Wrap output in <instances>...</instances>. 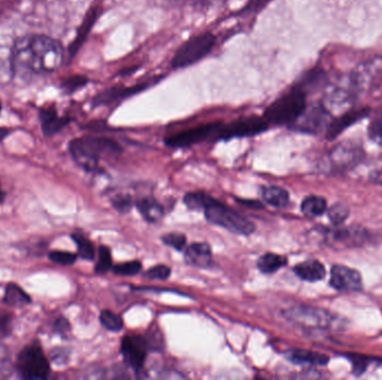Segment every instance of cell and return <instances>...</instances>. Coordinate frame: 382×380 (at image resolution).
Here are the masks:
<instances>
[{"instance_id": "obj_24", "label": "cell", "mask_w": 382, "mask_h": 380, "mask_svg": "<svg viewBox=\"0 0 382 380\" xmlns=\"http://www.w3.org/2000/svg\"><path fill=\"white\" fill-rule=\"evenodd\" d=\"M287 265L286 257L276 253H266L257 261V268L262 274H271Z\"/></svg>"}, {"instance_id": "obj_8", "label": "cell", "mask_w": 382, "mask_h": 380, "mask_svg": "<svg viewBox=\"0 0 382 380\" xmlns=\"http://www.w3.org/2000/svg\"><path fill=\"white\" fill-rule=\"evenodd\" d=\"M16 369L25 379H46L49 374L47 358L38 345L28 346L21 351Z\"/></svg>"}, {"instance_id": "obj_13", "label": "cell", "mask_w": 382, "mask_h": 380, "mask_svg": "<svg viewBox=\"0 0 382 380\" xmlns=\"http://www.w3.org/2000/svg\"><path fill=\"white\" fill-rule=\"evenodd\" d=\"M146 351H148V344L144 337L132 336V335L123 337L122 344H121L123 358L126 360V363L137 372L144 367Z\"/></svg>"}, {"instance_id": "obj_47", "label": "cell", "mask_w": 382, "mask_h": 380, "mask_svg": "<svg viewBox=\"0 0 382 380\" xmlns=\"http://www.w3.org/2000/svg\"><path fill=\"white\" fill-rule=\"evenodd\" d=\"M3 196H5V194H3L1 187H0V203L3 202Z\"/></svg>"}, {"instance_id": "obj_44", "label": "cell", "mask_w": 382, "mask_h": 380, "mask_svg": "<svg viewBox=\"0 0 382 380\" xmlns=\"http://www.w3.org/2000/svg\"><path fill=\"white\" fill-rule=\"evenodd\" d=\"M370 180L374 185H382V169L371 173Z\"/></svg>"}, {"instance_id": "obj_36", "label": "cell", "mask_w": 382, "mask_h": 380, "mask_svg": "<svg viewBox=\"0 0 382 380\" xmlns=\"http://www.w3.org/2000/svg\"><path fill=\"white\" fill-rule=\"evenodd\" d=\"M48 258L57 265H72L76 261L78 256L74 253L67 252V251H52L48 254Z\"/></svg>"}, {"instance_id": "obj_33", "label": "cell", "mask_w": 382, "mask_h": 380, "mask_svg": "<svg viewBox=\"0 0 382 380\" xmlns=\"http://www.w3.org/2000/svg\"><path fill=\"white\" fill-rule=\"evenodd\" d=\"M112 269H113L114 274L117 276H135L142 270V265L140 261L124 262L121 265H114Z\"/></svg>"}, {"instance_id": "obj_15", "label": "cell", "mask_w": 382, "mask_h": 380, "mask_svg": "<svg viewBox=\"0 0 382 380\" xmlns=\"http://www.w3.org/2000/svg\"><path fill=\"white\" fill-rule=\"evenodd\" d=\"M326 239L332 246L337 248H355L362 246L367 241L368 233L363 228L351 226L326 232Z\"/></svg>"}, {"instance_id": "obj_38", "label": "cell", "mask_w": 382, "mask_h": 380, "mask_svg": "<svg viewBox=\"0 0 382 380\" xmlns=\"http://www.w3.org/2000/svg\"><path fill=\"white\" fill-rule=\"evenodd\" d=\"M10 354L6 348L0 345V378L6 377L10 372Z\"/></svg>"}, {"instance_id": "obj_2", "label": "cell", "mask_w": 382, "mask_h": 380, "mask_svg": "<svg viewBox=\"0 0 382 380\" xmlns=\"http://www.w3.org/2000/svg\"><path fill=\"white\" fill-rule=\"evenodd\" d=\"M69 152L75 162L89 172L95 171L101 160L115 158L122 153L119 143L108 137H78L69 143Z\"/></svg>"}, {"instance_id": "obj_18", "label": "cell", "mask_w": 382, "mask_h": 380, "mask_svg": "<svg viewBox=\"0 0 382 380\" xmlns=\"http://www.w3.org/2000/svg\"><path fill=\"white\" fill-rule=\"evenodd\" d=\"M99 14L100 9L98 8V7H94V8L91 9L90 12H87V17L84 18L81 27L78 28L76 37H75L72 44L69 45V54H67L69 62H71V60L76 56V54L78 53V51L81 49L82 45L85 42V39H87V36L90 34L91 29H92V27L94 26L95 21H98Z\"/></svg>"}, {"instance_id": "obj_30", "label": "cell", "mask_w": 382, "mask_h": 380, "mask_svg": "<svg viewBox=\"0 0 382 380\" xmlns=\"http://www.w3.org/2000/svg\"><path fill=\"white\" fill-rule=\"evenodd\" d=\"M330 222L335 226H340L346 222V219L349 217V208L342 203H335L328 209V212Z\"/></svg>"}, {"instance_id": "obj_40", "label": "cell", "mask_w": 382, "mask_h": 380, "mask_svg": "<svg viewBox=\"0 0 382 380\" xmlns=\"http://www.w3.org/2000/svg\"><path fill=\"white\" fill-rule=\"evenodd\" d=\"M351 359H352L353 372H355L357 376L361 375L367 369V366L369 363H367V358L366 357L355 356Z\"/></svg>"}, {"instance_id": "obj_37", "label": "cell", "mask_w": 382, "mask_h": 380, "mask_svg": "<svg viewBox=\"0 0 382 380\" xmlns=\"http://www.w3.org/2000/svg\"><path fill=\"white\" fill-rule=\"evenodd\" d=\"M171 274V269L166 265H158L150 268L146 271V276L151 280H167Z\"/></svg>"}, {"instance_id": "obj_25", "label": "cell", "mask_w": 382, "mask_h": 380, "mask_svg": "<svg viewBox=\"0 0 382 380\" xmlns=\"http://www.w3.org/2000/svg\"><path fill=\"white\" fill-rule=\"evenodd\" d=\"M301 210L306 217H319L328 210V203L323 196L308 195L302 201Z\"/></svg>"}, {"instance_id": "obj_11", "label": "cell", "mask_w": 382, "mask_h": 380, "mask_svg": "<svg viewBox=\"0 0 382 380\" xmlns=\"http://www.w3.org/2000/svg\"><path fill=\"white\" fill-rule=\"evenodd\" d=\"M269 123L263 116H247L235 119L229 124H223L219 131V140H230L235 137L254 136L269 130Z\"/></svg>"}, {"instance_id": "obj_27", "label": "cell", "mask_w": 382, "mask_h": 380, "mask_svg": "<svg viewBox=\"0 0 382 380\" xmlns=\"http://www.w3.org/2000/svg\"><path fill=\"white\" fill-rule=\"evenodd\" d=\"M217 200L214 199L212 196L208 194L203 193V192H192L185 196V204L187 208L192 211H205L210 205L215 203Z\"/></svg>"}, {"instance_id": "obj_34", "label": "cell", "mask_w": 382, "mask_h": 380, "mask_svg": "<svg viewBox=\"0 0 382 380\" xmlns=\"http://www.w3.org/2000/svg\"><path fill=\"white\" fill-rule=\"evenodd\" d=\"M111 268H112V257H111L110 249L106 247H100L99 260L95 265L96 274H105L110 270Z\"/></svg>"}, {"instance_id": "obj_23", "label": "cell", "mask_w": 382, "mask_h": 380, "mask_svg": "<svg viewBox=\"0 0 382 380\" xmlns=\"http://www.w3.org/2000/svg\"><path fill=\"white\" fill-rule=\"evenodd\" d=\"M262 198L267 204L274 208H285L290 202V195L285 189L276 185H269L262 189Z\"/></svg>"}, {"instance_id": "obj_7", "label": "cell", "mask_w": 382, "mask_h": 380, "mask_svg": "<svg viewBox=\"0 0 382 380\" xmlns=\"http://www.w3.org/2000/svg\"><path fill=\"white\" fill-rule=\"evenodd\" d=\"M366 158V152L357 141H344L335 146L328 154L326 163L331 173H346L355 169Z\"/></svg>"}, {"instance_id": "obj_46", "label": "cell", "mask_w": 382, "mask_h": 380, "mask_svg": "<svg viewBox=\"0 0 382 380\" xmlns=\"http://www.w3.org/2000/svg\"><path fill=\"white\" fill-rule=\"evenodd\" d=\"M199 1H203V3H225V1H229V0H199Z\"/></svg>"}, {"instance_id": "obj_42", "label": "cell", "mask_w": 382, "mask_h": 380, "mask_svg": "<svg viewBox=\"0 0 382 380\" xmlns=\"http://www.w3.org/2000/svg\"><path fill=\"white\" fill-rule=\"evenodd\" d=\"M238 201L239 204L244 205V206H248V208L251 209H263L264 205L262 203L258 202V201H253V200H240L237 199Z\"/></svg>"}, {"instance_id": "obj_29", "label": "cell", "mask_w": 382, "mask_h": 380, "mask_svg": "<svg viewBox=\"0 0 382 380\" xmlns=\"http://www.w3.org/2000/svg\"><path fill=\"white\" fill-rule=\"evenodd\" d=\"M100 322L105 329L113 331V333H117L120 330H122L123 326H124L123 319L117 313L110 311V310H103L101 312Z\"/></svg>"}, {"instance_id": "obj_31", "label": "cell", "mask_w": 382, "mask_h": 380, "mask_svg": "<svg viewBox=\"0 0 382 380\" xmlns=\"http://www.w3.org/2000/svg\"><path fill=\"white\" fill-rule=\"evenodd\" d=\"M72 238L78 246V256L84 260H93L95 258V249L90 240L80 235H73Z\"/></svg>"}, {"instance_id": "obj_39", "label": "cell", "mask_w": 382, "mask_h": 380, "mask_svg": "<svg viewBox=\"0 0 382 380\" xmlns=\"http://www.w3.org/2000/svg\"><path fill=\"white\" fill-rule=\"evenodd\" d=\"M112 203H113L114 208L122 213L130 211L132 208V200L128 195H117Z\"/></svg>"}, {"instance_id": "obj_3", "label": "cell", "mask_w": 382, "mask_h": 380, "mask_svg": "<svg viewBox=\"0 0 382 380\" xmlns=\"http://www.w3.org/2000/svg\"><path fill=\"white\" fill-rule=\"evenodd\" d=\"M308 107V93L296 83L290 91L266 107L263 117L269 126L292 128Z\"/></svg>"}, {"instance_id": "obj_6", "label": "cell", "mask_w": 382, "mask_h": 380, "mask_svg": "<svg viewBox=\"0 0 382 380\" xmlns=\"http://www.w3.org/2000/svg\"><path fill=\"white\" fill-rule=\"evenodd\" d=\"M203 212L207 220L210 223L236 235H249L255 231L254 223L237 212L230 210L219 201L212 203Z\"/></svg>"}, {"instance_id": "obj_4", "label": "cell", "mask_w": 382, "mask_h": 380, "mask_svg": "<svg viewBox=\"0 0 382 380\" xmlns=\"http://www.w3.org/2000/svg\"><path fill=\"white\" fill-rule=\"evenodd\" d=\"M216 42V36L210 32L192 36L173 55L171 67L173 69H181L194 65L212 53Z\"/></svg>"}, {"instance_id": "obj_49", "label": "cell", "mask_w": 382, "mask_h": 380, "mask_svg": "<svg viewBox=\"0 0 382 380\" xmlns=\"http://www.w3.org/2000/svg\"><path fill=\"white\" fill-rule=\"evenodd\" d=\"M175 1H188V0H175ZM196 1H199V0H196Z\"/></svg>"}, {"instance_id": "obj_14", "label": "cell", "mask_w": 382, "mask_h": 380, "mask_svg": "<svg viewBox=\"0 0 382 380\" xmlns=\"http://www.w3.org/2000/svg\"><path fill=\"white\" fill-rule=\"evenodd\" d=\"M371 110L369 107H361V108H351L341 114L337 117H333L328 124L326 131V140L333 141L341 134L346 131V128L352 126L355 123L360 122L370 115Z\"/></svg>"}, {"instance_id": "obj_17", "label": "cell", "mask_w": 382, "mask_h": 380, "mask_svg": "<svg viewBox=\"0 0 382 380\" xmlns=\"http://www.w3.org/2000/svg\"><path fill=\"white\" fill-rule=\"evenodd\" d=\"M39 122L42 125L43 134L45 136H53L55 134L62 131L69 124V117L60 116L55 106L42 107L39 110Z\"/></svg>"}, {"instance_id": "obj_20", "label": "cell", "mask_w": 382, "mask_h": 380, "mask_svg": "<svg viewBox=\"0 0 382 380\" xmlns=\"http://www.w3.org/2000/svg\"><path fill=\"white\" fill-rule=\"evenodd\" d=\"M285 357L295 365L326 366L328 363V357L326 355L305 349H290L285 353Z\"/></svg>"}, {"instance_id": "obj_43", "label": "cell", "mask_w": 382, "mask_h": 380, "mask_svg": "<svg viewBox=\"0 0 382 380\" xmlns=\"http://www.w3.org/2000/svg\"><path fill=\"white\" fill-rule=\"evenodd\" d=\"M55 327L58 330V333H67V331H69V329H71L69 321L64 318L58 319V320L56 321V326H55Z\"/></svg>"}, {"instance_id": "obj_21", "label": "cell", "mask_w": 382, "mask_h": 380, "mask_svg": "<svg viewBox=\"0 0 382 380\" xmlns=\"http://www.w3.org/2000/svg\"><path fill=\"white\" fill-rule=\"evenodd\" d=\"M186 262L194 267H208L212 259V249L210 244L198 242L192 244L188 248H186Z\"/></svg>"}, {"instance_id": "obj_41", "label": "cell", "mask_w": 382, "mask_h": 380, "mask_svg": "<svg viewBox=\"0 0 382 380\" xmlns=\"http://www.w3.org/2000/svg\"><path fill=\"white\" fill-rule=\"evenodd\" d=\"M10 327V316L7 313H0V335H7Z\"/></svg>"}, {"instance_id": "obj_48", "label": "cell", "mask_w": 382, "mask_h": 380, "mask_svg": "<svg viewBox=\"0 0 382 380\" xmlns=\"http://www.w3.org/2000/svg\"><path fill=\"white\" fill-rule=\"evenodd\" d=\"M1 110H3V105H1V102H0V114H1Z\"/></svg>"}, {"instance_id": "obj_16", "label": "cell", "mask_w": 382, "mask_h": 380, "mask_svg": "<svg viewBox=\"0 0 382 380\" xmlns=\"http://www.w3.org/2000/svg\"><path fill=\"white\" fill-rule=\"evenodd\" d=\"M146 88H148V84L146 83L131 87H111V88L105 89L93 98L92 104L94 106H105V105L114 104V103L123 101L126 98L131 97V96L142 92Z\"/></svg>"}, {"instance_id": "obj_28", "label": "cell", "mask_w": 382, "mask_h": 380, "mask_svg": "<svg viewBox=\"0 0 382 380\" xmlns=\"http://www.w3.org/2000/svg\"><path fill=\"white\" fill-rule=\"evenodd\" d=\"M368 135L371 141L382 145V107L374 110L368 126Z\"/></svg>"}, {"instance_id": "obj_9", "label": "cell", "mask_w": 382, "mask_h": 380, "mask_svg": "<svg viewBox=\"0 0 382 380\" xmlns=\"http://www.w3.org/2000/svg\"><path fill=\"white\" fill-rule=\"evenodd\" d=\"M332 119L331 112L326 105L323 102H319L311 106L308 105L303 115L291 128L302 133L317 135L326 131Z\"/></svg>"}, {"instance_id": "obj_5", "label": "cell", "mask_w": 382, "mask_h": 380, "mask_svg": "<svg viewBox=\"0 0 382 380\" xmlns=\"http://www.w3.org/2000/svg\"><path fill=\"white\" fill-rule=\"evenodd\" d=\"M283 316L292 324L306 329H330L337 321V317L328 310L308 305L290 307Z\"/></svg>"}, {"instance_id": "obj_12", "label": "cell", "mask_w": 382, "mask_h": 380, "mask_svg": "<svg viewBox=\"0 0 382 380\" xmlns=\"http://www.w3.org/2000/svg\"><path fill=\"white\" fill-rule=\"evenodd\" d=\"M330 285L337 292H359L363 289V281L358 270L346 265H335L331 268Z\"/></svg>"}, {"instance_id": "obj_1", "label": "cell", "mask_w": 382, "mask_h": 380, "mask_svg": "<svg viewBox=\"0 0 382 380\" xmlns=\"http://www.w3.org/2000/svg\"><path fill=\"white\" fill-rule=\"evenodd\" d=\"M63 45L46 35L23 36L12 45V75L28 80L43 74H51L62 66Z\"/></svg>"}, {"instance_id": "obj_32", "label": "cell", "mask_w": 382, "mask_h": 380, "mask_svg": "<svg viewBox=\"0 0 382 380\" xmlns=\"http://www.w3.org/2000/svg\"><path fill=\"white\" fill-rule=\"evenodd\" d=\"M90 80L83 75H75L72 78H66L62 82V88L66 94H73L80 89L87 86Z\"/></svg>"}, {"instance_id": "obj_35", "label": "cell", "mask_w": 382, "mask_h": 380, "mask_svg": "<svg viewBox=\"0 0 382 380\" xmlns=\"http://www.w3.org/2000/svg\"><path fill=\"white\" fill-rule=\"evenodd\" d=\"M162 242L168 247L173 248L178 251L185 250L186 246H187V239H186L185 235H181V233H176V232L164 235Z\"/></svg>"}, {"instance_id": "obj_45", "label": "cell", "mask_w": 382, "mask_h": 380, "mask_svg": "<svg viewBox=\"0 0 382 380\" xmlns=\"http://www.w3.org/2000/svg\"><path fill=\"white\" fill-rule=\"evenodd\" d=\"M10 131L6 128H0V143L3 142L5 139H6L8 135H10Z\"/></svg>"}, {"instance_id": "obj_26", "label": "cell", "mask_w": 382, "mask_h": 380, "mask_svg": "<svg viewBox=\"0 0 382 380\" xmlns=\"http://www.w3.org/2000/svg\"><path fill=\"white\" fill-rule=\"evenodd\" d=\"M3 302L10 307H21L30 302V297L19 285L10 283L7 285Z\"/></svg>"}, {"instance_id": "obj_22", "label": "cell", "mask_w": 382, "mask_h": 380, "mask_svg": "<svg viewBox=\"0 0 382 380\" xmlns=\"http://www.w3.org/2000/svg\"><path fill=\"white\" fill-rule=\"evenodd\" d=\"M137 208L146 222H159L164 215V206L153 198H144L139 200L137 202Z\"/></svg>"}, {"instance_id": "obj_19", "label": "cell", "mask_w": 382, "mask_h": 380, "mask_svg": "<svg viewBox=\"0 0 382 380\" xmlns=\"http://www.w3.org/2000/svg\"><path fill=\"white\" fill-rule=\"evenodd\" d=\"M294 272L300 279L308 283H317L324 279L326 276V269L322 262L315 259H310L306 261L301 262L294 267Z\"/></svg>"}, {"instance_id": "obj_10", "label": "cell", "mask_w": 382, "mask_h": 380, "mask_svg": "<svg viewBox=\"0 0 382 380\" xmlns=\"http://www.w3.org/2000/svg\"><path fill=\"white\" fill-rule=\"evenodd\" d=\"M223 123L214 122L199 125L196 128H189L180 133L173 134L166 140V144L170 147H189L210 139H217Z\"/></svg>"}]
</instances>
